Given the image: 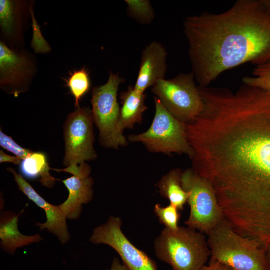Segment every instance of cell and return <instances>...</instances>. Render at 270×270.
<instances>
[{
  "instance_id": "19",
  "label": "cell",
  "mask_w": 270,
  "mask_h": 270,
  "mask_svg": "<svg viewBox=\"0 0 270 270\" xmlns=\"http://www.w3.org/2000/svg\"><path fill=\"white\" fill-rule=\"evenodd\" d=\"M10 0H0V25L2 33L8 40L14 39L18 35L20 18V6Z\"/></svg>"
},
{
  "instance_id": "30",
  "label": "cell",
  "mask_w": 270,
  "mask_h": 270,
  "mask_svg": "<svg viewBox=\"0 0 270 270\" xmlns=\"http://www.w3.org/2000/svg\"><path fill=\"white\" fill-rule=\"evenodd\" d=\"M266 256L269 270H270V246L266 250Z\"/></svg>"
},
{
  "instance_id": "21",
  "label": "cell",
  "mask_w": 270,
  "mask_h": 270,
  "mask_svg": "<svg viewBox=\"0 0 270 270\" xmlns=\"http://www.w3.org/2000/svg\"><path fill=\"white\" fill-rule=\"evenodd\" d=\"M130 16L142 24H150L154 19V12L148 0H125Z\"/></svg>"
},
{
  "instance_id": "12",
  "label": "cell",
  "mask_w": 270,
  "mask_h": 270,
  "mask_svg": "<svg viewBox=\"0 0 270 270\" xmlns=\"http://www.w3.org/2000/svg\"><path fill=\"white\" fill-rule=\"evenodd\" d=\"M8 170L14 175L18 189L30 200L44 210L46 222L44 224L36 223V225L39 226L40 230H47L54 234L62 244H66L70 240V234L66 222L67 218L59 206L51 204L45 200L14 168H8Z\"/></svg>"
},
{
  "instance_id": "1",
  "label": "cell",
  "mask_w": 270,
  "mask_h": 270,
  "mask_svg": "<svg viewBox=\"0 0 270 270\" xmlns=\"http://www.w3.org/2000/svg\"><path fill=\"white\" fill-rule=\"evenodd\" d=\"M186 126L192 169L212 186L224 218L240 235L270 246V94L244 84L208 88Z\"/></svg>"
},
{
  "instance_id": "24",
  "label": "cell",
  "mask_w": 270,
  "mask_h": 270,
  "mask_svg": "<svg viewBox=\"0 0 270 270\" xmlns=\"http://www.w3.org/2000/svg\"><path fill=\"white\" fill-rule=\"evenodd\" d=\"M32 19L33 37L31 46L36 54H46L50 52L51 48L48 42L43 37L40 28L35 19L34 10L30 8Z\"/></svg>"
},
{
  "instance_id": "26",
  "label": "cell",
  "mask_w": 270,
  "mask_h": 270,
  "mask_svg": "<svg viewBox=\"0 0 270 270\" xmlns=\"http://www.w3.org/2000/svg\"><path fill=\"white\" fill-rule=\"evenodd\" d=\"M202 270H234L232 268L216 260H210L208 265H206Z\"/></svg>"
},
{
  "instance_id": "13",
  "label": "cell",
  "mask_w": 270,
  "mask_h": 270,
  "mask_svg": "<svg viewBox=\"0 0 270 270\" xmlns=\"http://www.w3.org/2000/svg\"><path fill=\"white\" fill-rule=\"evenodd\" d=\"M168 54L160 42L154 41L142 50L140 70L134 88L140 93L165 79Z\"/></svg>"
},
{
  "instance_id": "4",
  "label": "cell",
  "mask_w": 270,
  "mask_h": 270,
  "mask_svg": "<svg viewBox=\"0 0 270 270\" xmlns=\"http://www.w3.org/2000/svg\"><path fill=\"white\" fill-rule=\"evenodd\" d=\"M156 257L172 270H202L210 252L204 234L189 227L164 228L154 242Z\"/></svg>"
},
{
  "instance_id": "16",
  "label": "cell",
  "mask_w": 270,
  "mask_h": 270,
  "mask_svg": "<svg viewBox=\"0 0 270 270\" xmlns=\"http://www.w3.org/2000/svg\"><path fill=\"white\" fill-rule=\"evenodd\" d=\"M146 98L144 93L137 92L132 86L120 94L122 107L118 122L120 133L123 134L125 129L132 128L136 124L142 122L143 114L147 109Z\"/></svg>"
},
{
  "instance_id": "2",
  "label": "cell",
  "mask_w": 270,
  "mask_h": 270,
  "mask_svg": "<svg viewBox=\"0 0 270 270\" xmlns=\"http://www.w3.org/2000/svg\"><path fill=\"white\" fill-rule=\"evenodd\" d=\"M184 28L200 86L244 64L270 60V15L260 0H238L222 13L188 16Z\"/></svg>"
},
{
  "instance_id": "17",
  "label": "cell",
  "mask_w": 270,
  "mask_h": 270,
  "mask_svg": "<svg viewBox=\"0 0 270 270\" xmlns=\"http://www.w3.org/2000/svg\"><path fill=\"white\" fill-rule=\"evenodd\" d=\"M182 172L180 169L172 170L164 176L158 184L161 196L168 199L170 204L180 211L184 210L190 196L189 192H186L182 186Z\"/></svg>"
},
{
  "instance_id": "20",
  "label": "cell",
  "mask_w": 270,
  "mask_h": 270,
  "mask_svg": "<svg viewBox=\"0 0 270 270\" xmlns=\"http://www.w3.org/2000/svg\"><path fill=\"white\" fill-rule=\"evenodd\" d=\"M66 86L75 98L76 107L80 108V100L89 91L91 86L88 71L83 68L74 72L67 80Z\"/></svg>"
},
{
  "instance_id": "15",
  "label": "cell",
  "mask_w": 270,
  "mask_h": 270,
  "mask_svg": "<svg viewBox=\"0 0 270 270\" xmlns=\"http://www.w3.org/2000/svg\"><path fill=\"white\" fill-rule=\"evenodd\" d=\"M18 214L12 211H4L0 216V238L1 248L12 254H14L18 248L30 245L34 242H39L42 238L39 234L25 236L18 230Z\"/></svg>"
},
{
  "instance_id": "25",
  "label": "cell",
  "mask_w": 270,
  "mask_h": 270,
  "mask_svg": "<svg viewBox=\"0 0 270 270\" xmlns=\"http://www.w3.org/2000/svg\"><path fill=\"white\" fill-rule=\"evenodd\" d=\"M0 146L22 160L34 152L31 150L23 148L18 145L11 137L4 134L1 130L0 131Z\"/></svg>"
},
{
  "instance_id": "8",
  "label": "cell",
  "mask_w": 270,
  "mask_h": 270,
  "mask_svg": "<svg viewBox=\"0 0 270 270\" xmlns=\"http://www.w3.org/2000/svg\"><path fill=\"white\" fill-rule=\"evenodd\" d=\"M124 78L111 72L107 82L94 88L91 102L94 123L100 131V140L106 148H118L128 145L123 134L118 130L120 108L118 92Z\"/></svg>"
},
{
  "instance_id": "18",
  "label": "cell",
  "mask_w": 270,
  "mask_h": 270,
  "mask_svg": "<svg viewBox=\"0 0 270 270\" xmlns=\"http://www.w3.org/2000/svg\"><path fill=\"white\" fill-rule=\"evenodd\" d=\"M50 170L46 156L42 152H34L20 164V172L25 178L35 180L40 178L42 184L49 188L54 186L57 180L50 175Z\"/></svg>"
},
{
  "instance_id": "27",
  "label": "cell",
  "mask_w": 270,
  "mask_h": 270,
  "mask_svg": "<svg viewBox=\"0 0 270 270\" xmlns=\"http://www.w3.org/2000/svg\"><path fill=\"white\" fill-rule=\"evenodd\" d=\"M22 161V160L18 157L8 155L2 150H0V163L11 162L15 164H20Z\"/></svg>"
},
{
  "instance_id": "23",
  "label": "cell",
  "mask_w": 270,
  "mask_h": 270,
  "mask_svg": "<svg viewBox=\"0 0 270 270\" xmlns=\"http://www.w3.org/2000/svg\"><path fill=\"white\" fill-rule=\"evenodd\" d=\"M154 212L160 222L164 224L166 228L172 230L178 228L181 214L176 206L170 204L165 207L156 204L154 207Z\"/></svg>"
},
{
  "instance_id": "9",
  "label": "cell",
  "mask_w": 270,
  "mask_h": 270,
  "mask_svg": "<svg viewBox=\"0 0 270 270\" xmlns=\"http://www.w3.org/2000/svg\"><path fill=\"white\" fill-rule=\"evenodd\" d=\"M94 122L92 110L78 108L68 116L64 126L66 168L54 170L71 173L86 161L95 160L97 154L94 148Z\"/></svg>"
},
{
  "instance_id": "22",
  "label": "cell",
  "mask_w": 270,
  "mask_h": 270,
  "mask_svg": "<svg viewBox=\"0 0 270 270\" xmlns=\"http://www.w3.org/2000/svg\"><path fill=\"white\" fill-rule=\"evenodd\" d=\"M244 84L257 88L270 94V60L256 65L252 76L242 78Z\"/></svg>"
},
{
  "instance_id": "5",
  "label": "cell",
  "mask_w": 270,
  "mask_h": 270,
  "mask_svg": "<svg viewBox=\"0 0 270 270\" xmlns=\"http://www.w3.org/2000/svg\"><path fill=\"white\" fill-rule=\"evenodd\" d=\"M155 116L150 128L144 132L130 135L132 142H140L150 152L166 154H194L186 136V124L174 117L155 96Z\"/></svg>"
},
{
  "instance_id": "14",
  "label": "cell",
  "mask_w": 270,
  "mask_h": 270,
  "mask_svg": "<svg viewBox=\"0 0 270 270\" xmlns=\"http://www.w3.org/2000/svg\"><path fill=\"white\" fill-rule=\"evenodd\" d=\"M68 190L67 200L59 205L66 218L69 220L78 219L82 210V205L92 200L94 180L90 175H82L62 180Z\"/></svg>"
},
{
  "instance_id": "29",
  "label": "cell",
  "mask_w": 270,
  "mask_h": 270,
  "mask_svg": "<svg viewBox=\"0 0 270 270\" xmlns=\"http://www.w3.org/2000/svg\"><path fill=\"white\" fill-rule=\"evenodd\" d=\"M266 12L270 15V0H260Z\"/></svg>"
},
{
  "instance_id": "7",
  "label": "cell",
  "mask_w": 270,
  "mask_h": 270,
  "mask_svg": "<svg viewBox=\"0 0 270 270\" xmlns=\"http://www.w3.org/2000/svg\"><path fill=\"white\" fill-rule=\"evenodd\" d=\"M182 186L190 194L188 202L190 214L185 224L208 234L224 219L222 208L212 186L192 168L183 172Z\"/></svg>"
},
{
  "instance_id": "10",
  "label": "cell",
  "mask_w": 270,
  "mask_h": 270,
  "mask_svg": "<svg viewBox=\"0 0 270 270\" xmlns=\"http://www.w3.org/2000/svg\"><path fill=\"white\" fill-rule=\"evenodd\" d=\"M122 225L120 218L110 216L106 224L94 229L90 242L112 247L128 270H158L156 262L128 239L121 230Z\"/></svg>"
},
{
  "instance_id": "11",
  "label": "cell",
  "mask_w": 270,
  "mask_h": 270,
  "mask_svg": "<svg viewBox=\"0 0 270 270\" xmlns=\"http://www.w3.org/2000/svg\"><path fill=\"white\" fill-rule=\"evenodd\" d=\"M35 66L26 53L0 42V85L7 93L17 97L26 92L34 76Z\"/></svg>"
},
{
  "instance_id": "3",
  "label": "cell",
  "mask_w": 270,
  "mask_h": 270,
  "mask_svg": "<svg viewBox=\"0 0 270 270\" xmlns=\"http://www.w3.org/2000/svg\"><path fill=\"white\" fill-rule=\"evenodd\" d=\"M207 235L210 260L234 270H269L260 244L236 233L224 218Z\"/></svg>"
},
{
  "instance_id": "6",
  "label": "cell",
  "mask_w": 270,
  "mask_h": 270,
  "mask_svg": "<svg viewBox=\"0 0 270 270\" xmlns=\"http://www.w3.org/2000/svg\"><path fill=\"white\" fill-rule=\"evenodd\" d=\"M192 72L180 74L170 80H160L152 88L166 110L185 124L202 112L204 102Z\"/></svg>"
},
{
  "instance_id": "28",
  "label": "cell",
  "mask_w": 270,
  "mask_h": 270,
  "mask_svg": "<svg viewBox=\"0 0 270 270\" xmlns=\"http://www.w3.org/2000/svg\"><path fill=\"white\" fill-rule=\"evenodd\" d=\"M106 270H128L127 268L122 264L120 263V260L116 258L113 260L110 269Z\"/></svg>"
}]
</instances>
